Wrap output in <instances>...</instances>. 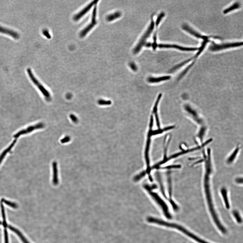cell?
Returning <instances> with one entry per match:
<instances>
[{
    "label": "cell",
    "instance_id": "obj_1",
    "mask_svg": "<svg viewBox=\"0 0 243 243\" xmlns=\"http://www.w3.org/2000/svg\"><path fill=\"white\" fill-rule=\"evenodd\" d=\"M203 158L204 160V174L203 179V187L209 210L215 223L220 230L224 229V226L220 223V220L215 210L213 204L212 195V179L214 173L212 152L210 148L204 150Z\"/></svg>",
    "mask_w": 243,
    "mask_h": 243
},
{
    "label": "cell",
    "instance_id": "obj_2",
    "mask_svg": "<svg viewBox=\"0 0 243 243\" xmlns=\"http://www.w3.org/2000/svg\"><path fill=\"white\" fill-rule=\"evenodd\" d=\"M147 220L150 223L158 224V225H160L165 226L168 227L176 229L184 233L185 234L188 235V236L197 241V242L199 243L201 242V240L199 237L196 236V235L190 233V232L188 231L187 230L184 228V227H182V226L178 225V224L169 223V222L163 221V220L158 219V218L151 217H149L148 218Z\"/></svg>",
    "mask_w": 243,
    "mask_h": 243
},
{
    "label": "cell",
    "instance_id": "obj_3",
    "mask_svg": "<svg viewBox=\"0 0 243 243\" xmlns=\"http://www.w3.org/2000/svg\"><path fill=\"white\" fill-rule=\"evenodd\" d=\"M154 22L153 21V20H152L147 31L144 33L142 37L140 39L139 41L136 45V47L134 48L133 51L134 54H136L139 53L140 51H141L142 48L146 44V41L148 39V38L151 33H152L154 28Z\"/></svg>",
    "mask_w": 243,
    "mask_h": 243
},
{
    "label": "cell",
    "instance_id": "obj_4",
    "mask_svg": "<svg viewBox=\"0 0 243 243\" xmlns=\"http://www.w3.org/2000/svg\"><path fill=\"white\" fill-rule=\"evenodd\" d=\"M148 191L153 199L156 201V203L161 208L164 216L169 219H171L172 218V216L169 212V208H168L167 205L165 202L158 195V194L150 191V190H148Z\"/></svg>",
    "mask_w": 243,
    "mask_h": 243
},
{
    "label": "cell",
    "instance_id": "obj_5",
    "mask_svg": "<svg viewBox=\"0 0 243 243\" xmlns=\"http://www.w3.org/2000/svg\"><path fill=\"white\" fill-rule=\"evenodd\" d=\"M27 71L28 74H29V77H30L32 81L38 87L39 90L44 96L45 98V99L48 101H49L51 99V95H50L49 92L35 77L30 69H28Z\"/></svg>",
    "mask_w": 243,
    "mask_h": 243
},
{
    "label": "cell",
    "instance_id": "obj_6",
    "mask_svg": "<svg viewBox=\"0 0 243 243\" xmlns=\"http://www.w3.org/2000/svg\"><path fill=\"white\" fill-rule=\"evenodd\" d=\"M242 42L228 43L221 44H216L214 42H212V44L209 46V50L212 51H218L230 48L237 47L242 46Z\"/></svg>",
    "mask_w": 243,
    "mask_h": 243
},
{
    "label": "cell",
    "instance_id": "obj_7",
    "mask_svg": "<svg viewBox=\"0 0 243 243\" xmlns=\"http://www.w3.org/2000/svg\"><path fill=\"white\" fill-rule=\"evenodd\" d=\"M96 7L95 6L93 10L92 17L90 23L80 33V36L82 38L85 37L88 33L91 30L93 29V28L97 24L96 21Z\"/></svg>",
    "mask_w": 243,
    "mask_h": 243
},
{
    "label": "cell",
    "instance_id": "obj_8",
    "mask_svg": "<svg viewBox=\"0 0 243 243\" xmlns=\"http://www.w3.org/2000/svg\"><path fill=\"white\" fill-rule=\"evenodd\" d=\"M44 126L45 125L43 123H37L36 125L29 126L25 129L20 130L17 133L15 134L14 137L15 138H18L20 136L23 135V134L29 133H31L35 130H38V129L43 128Z\"/></svg>",
    "mask_w": 243,
    "mask_h": 243
},
{
    "label": "cell",
    "instance_id": "obj_9",
    "mask_svg": "<svg viewBox=\"0 0 243 243\" xmlns=\"http://www.w3.org/2000/svg\"><path fill=\"white\" fill-rule=\"evenodd\" d=\"M209 40H208V39H206V40H204L203 42L202 43L201 47L199 48V51H198L197 53L196 54V55H195L191 57V58L186 60V61H184V62L181 63H180V64L175 66L174 67H173V68L171 69L170 71L171 72L174 71L176 70L177 69L180 68V67H182L183 66V65L186 64V63L188 62L189 61L192 60V59H195L197 58L198 57V56L201 54L202 51L204 49L207 43L209 42Z\"/></svg>",
    "mask_w": 243,
    "mask_h": 243
},
{
    "label": "cell",
    "instance_id": "obj_10",
    "mask_svg": "<svg viewBox=\"0 0 243 243\" xmlns=\"http://www.w3.org/2000/svg\"><path fill=\"white\" fill-rule=\"evenodd\" d=\"M160 48H174L182 51H196L199 49V48L196 47H186L177 45L175 44H158L157 47Z\"/></svg>",
    "mask_w": 243,
    "mask_h": 243
},
{
    "label": "cell",
    "instance_id": "obj_11",
    "mask_svg": "<svg viewBox=\"0 0 243 243\" xmlns=\"http://www.w3.org/2000/svg\"><path fill=\"white\" fill-rule=\"evenodd\" d=\"M182 28L184 30L186 31L188 33H190V34L194 35V36L197 37L198 38L202 39H203L204 40H206V39H208L209 38L212 37L211 36L208 37L205 36V35H202L196 31L195 30L192 29L191 27L189 26L188 24H183L182 25Z\"/></svg>",
    "mask_w": 243,
    "mask_h": 243
},
{
    "label": "cell",
    "instance_id": "obj_12",
    "mask_svg": "<svg viewBox=\"0 0 243 243\" xmlns=\"http://www.w3.org/2000/svg\"><path fill=\"white\" fill-rule=\"evenodd\" d=\"M241 145H238L235 147L226 160V163L228 165H231L236 160L241 149Z\"/></svg>",
    "mask_w": 243,
    "mask_h": 243
},
{
    "label": "cell",
    "instance_id": "obj_13",
    "mask_svg": "<svg viewBox=\"0 0 243 243\" xmlns=\"http://www.w3.org/2000/svg\"><path fill=\"white\" fill-rule=\"evenodd\" d=\"M98 1H94L92 2H91V3L89 4L85 8H84L83 10H82L81 11L78 13V14L75 15V16H74V20L75 21H77V20H79L80 18H81L82 17H83V16L85 15L86 13L88 12V11L90 10L91 7L93 6V5H94L97 3L98 2Z\"/></svg>",
    "mask_w": 243,
    "mask_h": 243
},
{
    "label": "cell",
    "instance_id": "obj_14",
    "mask_svg": "<svg viewBox=\"0 0 243 243\" xmlns=\"http://www.w3.org/2000/svg\"><path fill=\"white\" fill-rule=\"evenodd\" d=\"M220 192L225 202L226 208L229 209L230 205L228 199V190L227 188L223 187L220 189Z\"/></svg>",
    "mask_w": 243,
    "mask_h": 243
},
{
    "label": "cell",
    "instance_id": "obj_15",
    "mask_svg": "<svg viewBox=\"0 0 243 243\" xmlns=\"http://www.w3.org/2000/svg\"><path fill=\"white\" fill-rule=\"evenodd\" d=\"M171 77V76H164L158 77H151L149 78L148 80L150 83H157L164 80H169Z\"/></svg>",
    "mask_w": 243,
    "mask_h": 243
},
{
    "label": "cell",
    "instance_id": "obj_16",
    "mask_svg": "<svg viewBox=\"0 0 243 243\" xmlns=\"http://www.w3.org/2000/svg\"><path fill=\"white\" fill-rule=\"evenodd\" d=\"M8 227L11 230L14 232L16 234H17L23 243H29L27 239L25 238V237L23 236V235H22L21 232L19 231L18 230L16 229L15 228L13 227L12 226H9Z\"/></svg>",
    "mask_w": 243,
    "mask_h": 243
},
{
    "label": "cell",
    "instance_id": "obj_17",
    "mask_svg": "<svg viewBox=\"0 0 243 243\" xmlns=\"http://www.w3.org/2000/svg\"><path fill=\"white\" fill-rule=\"evenodd\" d=\"M0 32L11 35V36L14 37L16 39L18 38L19 37L18 33H16L15 32L10 30L9 29H5V28L1 27H0Z\"/></svg>",
    "mask_w": 243,
    "mask_h": 243
},
{
    "label": "cell",
    "instance_id": "obj_18",
    "mask_svg": "<svg viewBox=\"0 0 243 243\" xmlns=\"http://www.w3.org/2000/svg\"><path fill=\"white\" fill-rule=\"evenodd\" d=\"M121 15V13L120 12H115L114 13L108 15L106 17V19L108 21H113V20L120 17Z\"/></svg>",
    "mask_w": 243,
    "mask_h": 243
},
{
    "label": "cell",
    "instance_id": "obj_19",
    "mask_svg": "<svg viewBox=\"0 0 243 243\" xmlns=\"http://www.w3.org/2000/svg\"><path fill=\"white\" fill-rule=\"evenodd\" d=\"M240 3L238 2L235 3L231 6L228 7L225 9L223 11L224 13L226 14L227 13L231 12V11L235 10V9L240 8Z\"/></svg>",
    "mask_w": 243,
    "mask_h": 243
},
{
    "label": "cell",
    "instance_id": "obj_20",
    "mask_svg": "<svg viewBox=\"0 0 243 243\" xmlns=\"http://www.w3.org/2000/svg\"><path fill=\"white\" fill-rule=\"evenodd\" d=\"M16 142V141H15V140H14V141L13 142L12 144H11L10 146L9 147V148H7V150L6 151H5V152H4L2 154L1 157H0V163H1L2 160H3V158H4L5 155L7 153V152H8L10 150L12 149V148L13 147V146L15 143Z\"/></svg>",
    "mask_w": 243,
    "mask_h": 243
},
{
    "label": "cell",
    "instance_id": "obj_21",
    "mask_svg": "<svg viewBox=\"0 0 243 243\" xmlns=\"http://www.w3.org/2000/svg\"><path fill=\"white\" fill-rule=\"evenodd\" d=\"M1 205L2 214L3 219V225L5 227H6L7 226V224L6 220V217H5V214L4 207L2 203H1Z\"/></svg>",
    "mask_w": 243,
    "mask_h": 243
},
{
    "label": "cell",
    "instance_id": "obj_22",
    "mask_svg": "<svg viewBox=\"0 0 243 243\" xmlns=\"http://www.w3.org/2000/svg\"><path fill=\"white\" fill-rule=\"evenodd\" d=\"M98 103L100 105H109L111 104V102L109 100H104L100 99L98 101Z\"/></svg>",
    "mask_w": 243,
    "mask_h": 243
},
{
    "label": "cell",
    "instance_id": "obj_23",
    "mask_svg": "<svg viewBox=\"0 0 243 243\" xmlns=\"http://www.w3.org/2000/svg\"><path fill=\"white\" fill-rule=\"evenodd\" d=\"M233 213L234 216L235 218H236L237 222L238 223H241L242 222V220L238 212L236 210H234V211Z\"/></svg>",
    "mask_w": 243,
    "mask_h": 243
},
{
    "label": "cell",
    "instance_id": "obj_24",
    "mask_svg": "<svg viewBox=\"0 0 243 243\" xmlns=\"http://www.w3.org/2000/svg\"><path fill=\"white\" fill-rule=\"evenodd\" d=\"M165 14L164 12H162L159 15L157 18L156 21V26H158L159 24L162 19L163 18L164 16H165Z\"/></svg>",
    "mask_w": 243,
    "mask_h": 243
},
{
    "label": "cell",
    "instance_id": "obj_25",
    "mask_svg": "<svg viewBox=\"0 0 243 243\" xmlns=\"http://www.w3.org/2000/svg\"><path fill=\"white\" fill-rule=\"evenodd\" d=\"M2 201L4 202L5 204L9 206L13 207V208H16L17 207V206L16 204L11 202H10L5 200H3Z\"/></svg>",
    "mask_w": 243,
    "mask_h": 243
},
{
    "label": "cell",
    "instance_id": "obj_26",
    "mask_svg": "<svg viewBox=\"0 0 243 243\" xmlns=\"http://www.w3.org/2000/svg\"><path fill=\"white\" fill-rule=\"evenodd\" d=\"M235 181L237 184L242 185L243 177H237L235 179Z\"/></svg>",
    "mask_w": 243,
    "mask_h": 243
},
{
    "label": "cell",
    "instance_id": "obj_27",
    "mask_svg": "<svg viewBox=\"0 0 243 243\" xmlns=\"http://www.w3.org/2000/svg\"><path fill=\"white\" fill-rule=\"evenodd\" d=\"M129 65H130V68H131L134 71H137L138 69L137 66H136V65L134 63H130V64H129Z\"/></svg>",
    "mask_w": 243,
    "mask_h": 243
},
{
    "label": "cell",
    "instance_id": "obj_28",
    "mask_svg": "<svg viewBox=\"0 0 243 243\" xmlns=\"http://www.w3.org/2000/svg\"><path fill=\"white\" fill-rule=\"evenodd\" d=\"M70 117L73 122L74 123H77L78 122V119L75 115L71 114L70 115Z\"/></svg>",
    "mask_w": 243,
    "mask_h": 243
},
{
    "label": "cell",
    "instance_id": "obj_29",
    "mask_svg": "<svg viewBox=\"0 0 243 243\" xmlns=\"http://www.w3.org/2000/svg\"><path fill=\"white\" fill-rule=\"evenodd\" d=\"M5 243H9L8 233L6 229L4 230Z\"/></svg>",
    "mask_w": 243,
    "mask_h": 243
},
{
    "label": "cell",
    "instance_id": "obj_30",
    "mask_svg": "<svg viewBox=\"0 0 243 243\" xmlns=\"http://www.w3.org/2000/svg\"><path fill=\"white\" fill-rule=\"evenodd\" d=\"M43 33L44 35L47 37L48 38H51V36H50L49 33H48L47 31H43Z\"/></svg>",
    "mask_w": 243,
    "mask_h": 243
},
{
    "label": "cell",
    "instance_id": "obj_31",
    "mask_svg": "<svg viewBox=\"0 0 243 243\" xmlns=\"http://www.w3.org/2000/svg\"><path fill=\"white\" fill-rule=\"evenodd\" d=\"M69 139V138L68 137H66L62 140V142H68Z\"/></svg>",
    "mask_w": 243,
    "mask_h": 243
},
{
    "label": "cell",
    "instance_id": "obj_32",
    "mask_svg": "<svg viewBox=\"0 0 243 243\" xmlns=\"http://www.w3.org/2000/svg\"><path fill=\"white\" fill-rule=\"evenodd\" d=\"M2 222L1 221H0V225H1L2 224Z\"/></svg>",
    "mask_w": 243,
    "mask_h": 243
}]
</instances>
